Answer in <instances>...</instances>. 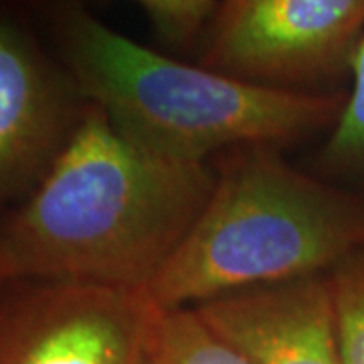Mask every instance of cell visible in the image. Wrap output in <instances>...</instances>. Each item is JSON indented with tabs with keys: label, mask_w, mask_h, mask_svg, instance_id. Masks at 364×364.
Wrapping results in <instances>:
<instances>
[{
	"label": "cell",
	"mask_w": 364,
	"mask_h": 364,
	"mask_svg": "<svg viewBox=\"0 0 364 364\" xmlns=\"http://www.w3.org/2000/svg\"><path fill=\"white\" fill-rule=\"evenodd\" d=\"M217 174L156 156L81 107L35 193L0 227V279L146 291L203 213Z\"/></svg>",
	"instance_id": "cell-1"
},
{
	"label": "cell",
	"mask_w": 364,
	"mask_h": 364,
	"mask_svg": "<svg viewBox=\"0 0 364 364\" xmlns=\"http://www.w3.org/2000/svg\"><path fill=\"white\" fill-rule=\"evenodd\" d=\"M67 75L130 142L156 156L207 164L225 148L277 146L336 122L338 97L265 87L178 63L85 13L57 14Z\"/></svg>",
	"instance_id": "cell-2"
},
{
	"label": "cell",
	"mask_w": 364,
	"mask_h": 364,
	"mask_svg": "<svg viewBox=\"0 0 364 364\" xmlns=\"http://www.w3.org/2000/svg\"><path fill=\"white\" fill-rule=\"evenodd\" d=\"M363 249V203L289 166L275 146L237 148L146 294L162 310L200 306L318 275Z\"/></svg>",
	"instance_id": "cell-3"
},
{
	"label": "cell",
	"mask_w": 364,
	"mask_h": 364,
	"mask_svg": "<svg viewBox=\"0 0 364 364\" xmlns=\"http://www.w3.org/2000/svg\"><path fill=\"white\" fill-rule=\"evenodd\" d=\"M160 314L142 289L13 282L0 287V364H150Z\"/></svg>",
	"instance_id": "cell-4"
},
{
	"label": "cell",
	"mask_w": 364,
	"mask_h": 364,
	"mask_svg": "<svg viewBox=\"0 0 364 364\" xmlns=\"http://www.w3.org/2000/svg\"><path fill=\"white\" fill-rule=\"evenodd\" d=\"M363 35L364 0H227L208 28L203 67L287 90L352 63Z\"/></svg>",
	"instance_id": "cell-5"
},
{
	"label": "cell",
	"mask_w": 364,
	"mask_h": 364,
	"mask_svg": "<svg viewBox=\"0 0 364 364\" xmlns=\"http://www.w3.org/2000/svg\"><path fill=\"white\" fill-rule=\"evenodd\" d=\"M81 107L71 77L23 26L0 18V200L45 176Z\"/></svg>",
	"instance_id": "cell-6"
},
{
	"label": "cell",
	"mask_w": 364,
	"mask_h": 364,
	"mask_svg": "<svg viewBox=\"0 0 364 364\" xmlns=\"http://www.w3.org/2000/svg\"><path fill=\"white\" fill-rule=\"evenodd\" d=\"M195 310L253 364H344L332 286L320 275L227 294Z\"/></svg>",
	"instance_id": "cell-7"
},
{
	"label": "cell",
	"mask_w": 364,
	"mask_h": 364,
	"mask_svg": "<svg viewBox=\"0 0 364 364\" xmlns=\"http://www.w3.org/2000/svg\"><path fill=\"white\" fill-rule=\"evenodd\" d=\"M150 364H253L221 338L195 308L162 310Z\"/></svg>",
	"instance_id": "cell-8"
},
{
	"label": "cell",
	"mask_w": 364,
	"mask_h": 364,
	"mask_svg": "<svg viewBox=\"0 0 364 364\" xmlns=\"http://www.w3.org/2000/svg\"><path fill=\"white\" fill-rule=\"evenodd\" d=\"M344 364H364V251L336 265L330 277Z\"/></svg>",
	"instance_id": "cell-9"
},
{
	"label": "cell",
	"mask_w": 364,
	"mask_h": 364,
	"mask_svg": "<svg viewBox=\"0 0 364 364\" xmlns=\"http://www.w3.org/2000/svg\"><path fill=\"white\" fill-rule=\"evenodd\" d=\"M352 91L342 104L324 160L336 168L364 170V35L352 57Z\"/></svg>",
	"instance_id": "cell-10"
},
{
	"label": "cell",
	"mask_w": 364,
	"mask_h": 364,
	"mask_svg": "<svg viewBox=\"0 0 364 364\" xmlns=\"http://www.w3.org/2000/svg\"><path fill=\"white\" fill-rule=\"evenodd\" d=\"M221 2L215 0H142L140 11L152 31L170 47H186L207 35Z\"/></svg>",
	"instance_id": "cell-11"
},
{
	"label": "cell",
	"mask_w": 364,
	"mask_h": 364,
	"mask_svg": "<svg viewBox=\"0 0 364 364\" xmlns=\"http://www.w3.org/2000/svg\"><path fill=\"white\" fill-rule=\"evenodd\" d=\"M2 286H6V284H4V282H2V279H0V287Z\"/></svg>",
	"instance_id": "cell-12"
}]
</instances>
